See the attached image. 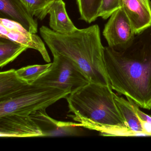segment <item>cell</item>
<instances>
[{"label":"cell","mask_w":151,"mask_h":151,"mask_svg":"<svg viewBox=\"0 0 151 151\" xmlns=\"http://www.w3.org/2000/svg\"><path fill=\"white\" fill-rule=\"evenodd\" d=\"M135 41L125 50L105 47L111 88L145 109H151V38Z\"/></svg>","instance_id":"6da1fadb"},{"label":"cell","mask_w":151,"mask_h":151,"mask_svg":"<svg viewBox=\"0 0 151 151\" xmlns=\"http://www.w3.org/2000/svg\"><path fill=\"white\" fill-rule=\"evenodd\" d=\"M40 36L52 55H65L76 62L91 83L110 85L105 62V47L98 24L61 34L43 25Z\"/></svg>","instance_id":"7a4b0ae2"},{"label":"cell","mask_w":151,"mask_h":151,"mask_svg":"<svg viewBox=\"0 0 151 151\" xmlns=\"http://www.w3.org/2000/svg\"><path fill=\"white\" fill-rule=\"evenodd\" d=\"M111 86L90 83L66 97L68 116L80 127L99 131L101 134L108 125L127 126L116 104Z\"/></svg>","instance_id":"3957f363"},{"label":"cell","mask_w":151,"mask_h":151,"mask_svg":"<svg viewBox=\"0 0 151 151\" xmlns=\"http://www.w3.org/2000/svg\"><path fill=\"white\" fill-rule=\"evenodd\" d=\"M69 94L55 87L27 84L8 99L0 101V116L10 114L30 116L46 109Z\"/></svg>","instance_id":"277c9868"},{"label":"cell","mask_w":151,"mask_h":151,"mask_svg":"<svg viewBox=\"0 0 151 151\" xmlns=\"http://www.w3.org/2000/svg\"><path fill=\"white\" fill-rule=\"evenodd\" d=\"M49 70L32 84L55 87L71 93L91 83L78 64L65 55H53Z\"/></svg>","instance_id":"5b68a950"},{"label":"cell","mask_w":151,"mask_h":151,"mask_svg":"<svg viewBox=\"0 0 151 151\" xmlns=\"http://www.w3.org/2000/svg\"><path fill=\"white\" fill-rule=\"evenodd\" d=\"M135 35L130 22L122 8L110 17L103 31L108 46L119 51L129 47L135 40Z\"/></svg>","instance_id":"8992f818"},{"label":"cell","mask_w":151,"mask_h":151,"mask_svg":"<svg viewBox=\"0 0 151 151\" xmlns=\"http://www.w3.org/2000/svg\"><path fill=\"white\" fill-rule=\"evenodd\" d=\"M1 137H43V132L30 116L10 114L0 116Z\"/></svg>","instance_id":"52a82bcc"},{"label":"cell","mask_w":151,"mask_h":151,"mask_svg":"<svg viewBox=\"0 0 151 151\" xmlns=\"http://www.w3.org/2000/svg\"><path fill=\"white\" fill-rule=\"evenodd\" d=\"M123 9L136 35L151 27V2L150 0H120Z\"/></svg>","instance_id":"ba28073f"},{"label":"cell","mask_w":151,"mask_h":151,"mask_svg":"<svg viewBox=\"0 0 151 151\" xmlns=\"http://www.w3.org/2000/svg\"><path fill=\"white\" fill-rule=\"evenodd\" d=\"M30 116L41 129L43 137L78 136L80 133V124L57 121L49 116L46 109L36 111Z\"/></svg>","instance_id":"9c48e42d"},{"label":"cell","mask_w":151,"mask_h":151,"mask_svg":"<svg viewBox=\"0 0 151 151\" xmlns=\"http://www.w3.org/2000/svg\"><path fill=\"white\" fill-rule=\"evenodd\" d=\"M0 15L1 18L19 23L31 33L37 32V19H34L21 0H0Z\"/></svg>","instance_id":"30bf717a"},{"label":"cell","mask_w":151,"mask_h":151,"mask_svg":"<svg viewBox=\"0 0 151 151\" xmlns=\"http://www.w3.org/2000/svg\"><path fill=\"white\" fill-rule=\"evenodd\" d=\"M48 14L49 27L53 31L67 34L77 29L68 15L63 0L55 2L50 7Z\"/></svg>","instance_id":"8fae6325"},{"label":"cell","mask_w":151,"mask_h":151,"mask_svg":"<svg viewBox=\"0 0 151 151\" xmlns=\"http://www.w3.org/2000/svg\"><path fill=\"white\" fill-rule=\"evenodd\" d=\"M8 31L6 39L24 45L29 48L37 50L45 61L51 63V58L44 42L36 33H31L25 29L19 31Z\"/></svg>","instance_id":"7c38bea8"},{"label":"cell","mask_w":151,"mask_h":151,"mask_svg":"<svg viewBox=\"0 0 151 151\" xmlns=\"http://www.w3.org/2000/svg\"><path fill=\"white\" fill-rule=\"evenodd\" d=\"M27 84L17 76L15 70L1 72L0 101L8 99Z\"/></svg>","instance_id":"4fadbf2b"},{"label":"cell","mask_w":151,"mask_h":151,"mask_svg":"<svg viewBox=\"0 0 151 151\" xmlns=\"http://www.w3.org/2000/svg\"><path fill=\"white\" fill-rule=\"evenodd\" d=\"M114 97L127 127L132 131L143 132L139 118L132 102L114 93Z\"/></svg>","instance_id":"5bb4252c"},{"label":"cell","mask_w":151,"mask_h":151,"mask_svg":"<svg viewBox=\"0 0 151 151\" xmlns=\"http://www.w3.org/2000/svg\"><path fill=\"white\" fill-rule=\"evenodd\" d=\"M29 49L24 45L8 39H0V67L1 68L14 61L23 52Z\"/></svg>","instance_id":"9a60e30c"},{"label":"cell","mask_w":151,"mask_h":151,"mask_svg":"<svg viewBox=\"0 0 151 151\" xmlns=\"http://www.w3.org/2000/svg\"><path fill=\"white\" fill-rule=\"evenodd\" d=\"M80 15L79 19L88 24L99 18L98 12L101 0H76Z\"/></svg>","instance_id":"2e32d148"},{"label":"cell","mask_w":151,"mask_h":151,"mask_svg":"<svg viewBox=\"0 0 151 151\" xmlns=\"http://www.w3.org/2000/svg\"><path fill=\"white\" fill-rule=\"evenodd\" d=\"M52 63L44 65H33L23 67L16 70L17 76L29 84H32L45 74L51 67Z\"/></svg>","instance_id":"e0dca14e"},{"label":"cell","mask_w":151,"mask_h":151,"mask_svg":"<svg viewBox=\"0 0 151 151\" xmlns=\"http://www.w3.org/2000/svg\"><path fill=\"white\" fill-rule=\"evenodd\" d=\"M30 14L37 19L42 21L48 14L50 7L59 0H21Z\"/></svg>","instance_id":"ac0fdd59"},{"label":"cell","mask_w":151,"mask_h":151,"mask_svg":"<svg viewBox=\"0 0 151 151\" xmlns=\"http://www.w3.org/2000/svg\"><path fill=\"white\" fill-rule=\"evenodd\" d=\"M121 8L120 0H101L98 12V17L106 20Z\"/></svg>","instance_id":"d6986e66"},{"label":"cell","mask_w":151,"mask_h":151,"mask_svg":"<svg viewBox=\"0 0 151 151\" xmlns=\"http://www.w3.org/2000/svg\"><path fill=\"white\" fill-rule=\"evenodd\" d=\"M132 103L133 105V107H134V109L135 111L137 113L138 116L141 118L142 120L146 121L147 122L149 123V124H151V116L148 115L147 114H145L144 112H142L140 109H139V106L137 105V104L135 103L134 101H132L131 100L127 98Z\"/></svg>","instance_id":"ffe728a7"},{"label":"cell","mask_w":151,"mask_h":151,"mask_svg":"<svg viewBox=\"0 0 151 151\" xmlns=\"http://www.w3.org/2000/svg\"><path fill=\"white\" fill-rule=\"evenodd\" d=\"M139 118L140 121L141 128L143 132L146 133L148 136H151V124L146 121L142 120L139 117Z\"/></svg>","instance_id":"44dd1931"}]
</instances>
